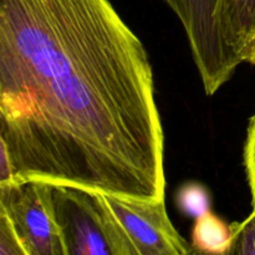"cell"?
<instances>
[{
  "label": "cell",
  "instance_id": "obj_6",
  "mask_svg": "<svg viewBox=\"0 0 255 255\" xmlns=\"http://www.w3.org/2000/svg\"><path fill=\"white\" fill-rule=\"evenodd\" d=\"M217 24L226 50L237 65L255 37V0H218Z\"/></svg>",
  "mask_w": 255,
  "mask_h": 255
},
{
  "label": "cell",
  "instance_id": "obj_7",
  "mask_svg": "<svg viewBox=\"0 0 255 255\" xmlns=\"http://www.w3.org/2000/svg\"><path fill=\"white\" fill-rule=\"evenodd\" d=\"M234 233V226H229L209 211L196 219L191 246L203 254L227 255L233 244Z\"/></svg>",
  "mask_w": 255,
  "mask_h": 255
},
{
  "label": "cell",
  "instance_id": "obj_11",
  "mask_svg": "<svg viewBox=\"0 0 255 255\" xmlns=\"http://www.w3.org/2000/svg\"><path fill=\"white\" fill-rule=\"evenodd\" d=\"M244 167H246L247 179L252 196V207L255 211V114L252 117L247 132L246 144H244Z\"/></svg>",
  "mask_w": 255,
  "mask_h": 255
},
{
  "label": "cell",
  "instance_id": "obj_13",
  "mask_svg": "<svg viewBox=\"0 0 255 255\" xmlns=\"http://www.w3.org/2000/svg\"><path fill=\"white\" fill-rule=\"evenodd\" d=\"M188 255H208V254H203V253H201V252H198V251H196V249L192 248V251L189 252Z\"/></svg>",
  "mask_w": 255,
  "mask_h": 255
},
{
  "label": "cell",
  "instance_id": "obj_9",
  "mask_svg": "<svg viewBox=\"0 0 255 255\" xmlns=\"http://www.w3.org/2000/svg\"><path fill=\"white\" fill-rule=\"evenodd\" d=\"M233 244L227 255H255V211L241 224H234Z\"/></svg>",
  "mask_w": 255,
  "mask_h": 255
},
{
  "label": "cell",
  "instance_id": "obj_5",
  "mask_svg": "<svg viewBox=\"0 0 255 255\" xmlns=\"http://www.w3.org/2000/svg\"><path fill=\"white\" fill-rule=\"evenodd\" d=\"M183 24L207 95L229 81L238 65L226 50L217 24L218 0H166Z\"/></svg>",
  "mask_w": 255,
  "mask_h": 255
},
{
  "label": "cell",
  "instance_id": "obj_12",
  "mask_svg": "<svg viewBox=\"0 0 255 255\" xmlns=\"http://www.w3.org/2000/svg\"><path fill=\"white\" fill-rule=\"evenodd\" d=\"M244 61L249 62V64L255 66V37L253 39V41L249 44L248 49H247L246 55H244Z\"/></svg>",
  "mask_w": 255,
  "mask_h": 255
},
{
  "label": "cell",
  "instance_id": "obj_8",
  "mask_svg": "<svg viewBox=\"0 0 255 255\" xmlns=\"http://www.w3.org/2000/svg\"><path fill=\"white\" fill-rule=\"evenodd\" d=\"M177 204L186 216L197 219L211 211V196L206 187L191 182L179 188Z\"/></svg>",
  "mask_w": 255,
  "mask_h": 255
},
{
  "label": "cell",
  "instance_id": "obj_4",
  "mask_svg": "<svg viewBox=\"0 0 255 255\" xmlns=\"http://www.w3.org/2000/svg\"><path fill=\"white\" fill-rule=\"evenodd\" d=\"M96 193L132 255H188L192 251L172 224L164 201Z\"/></svg>",
  "mask_w": 255,
  "mask_h": 255
},
{
  "label": "cell",
  "instance_id": "obj_2",
  "mask_svg": "<svg viewBox=\"0 0 255 255\" xmlns=\"http://www.w3.org/2000/svg\"><path fill=\"white\" fill-rule=\"evenodd\" d=\"M51 193L66 255H132L96 192L51 183Z\"/></svg>",
  "mask_w": 255,
  "mask_h": 255
},
{
  "label": "cell",
  "instance_id": "obj_3",
  "mask_svg": "<svg viewBox=\"0 0 255 255\" xmlns=\"http://www.w3.org/2000/svg\"><path fill=\"white\" fill-rule=\"evenodd\" d=\"M0 209L6 213L29 255H66L56 221L51 183L37 179L0 186Z\"/></svg>",
  "mask_w": 255,
  "mask_h": 255
},
{
  "label": "cell",
  "instance_id": "obj_1",
  "mask_svg": "<svg viewBox=\"0 0 255 255\" xmlns=\"http://www.w3.org/2000/svg\"><path fill=\"white\" fill-rule=\"evenodd\" d=\"M0 146L16 181L164 201L148 54L109 0H0Z\"/></svg>",
  "mask_w": 255,
  "mask_h": 255
},
{
  "label": "cell",
  "instance_id": "obj_10",
  "mask_svg": "<svg viewBox=\"0 0 255 255\" xmlns=\"http://www.w3.org/2000/svg\"><path fill=\"white\" fill-rule=\"evenodd\" d=\"M0 255H29L9 217L0 209Z\"/></svg>",
  "mask_w": 255,
  "mask_h": 255
}]
</instances>
